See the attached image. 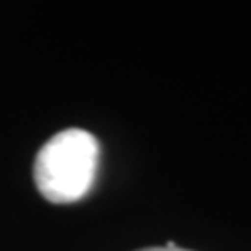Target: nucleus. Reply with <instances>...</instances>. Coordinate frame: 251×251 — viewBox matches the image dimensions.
<instances>
[{
	"mask_svg": "<svg viewBox=\"0 0 251 251\" xmlns=\"http://www.w3.org/2000/svg\"><path fill=\"white\" fill-rule=\"evenodd\" d=\"M99 170V140L82 128H67L44 143L34 163L38 191L50 203H74L88 195Z\"/></svg>",
	"mask_w": 251,
	"mask_h": 251,
	"instance_id": "obj_1",
	"label": "nucleus"
},
{
	"mask_svg": "<svg viewBox=\"0 0 251 251\" xmlns=\"http://www.w3.org/2000/svg\"><path fill=\"white\" fill-rule=\"evenodd\" d=\"M140 251H191V249H182V247H178L176 243H168V245H163V247H147V249H140Z\"/></svg>",
	"mask_w": 251,
	"mask_h": 251,
	"instance_id": "obj_2",
	"label": "nucleus"
}]
</instances>
